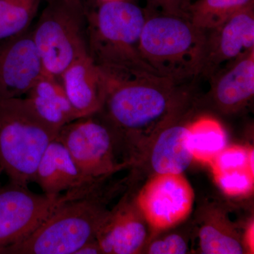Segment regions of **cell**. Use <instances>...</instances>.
Instances as JSON below:
<instances>
[{"mask_svg":"<svg viewBox=\"0 0 254 254\" xmlns=\"http://www.w3.org/2000/svg\"><path fill=\"white\" fill-rule=\"evenodd\" d=\"M108 79L106 98L98 114L117 135L147 133L152 136L190 99L191 83L177 85L154 73L118 81Z\"/></svg>","mask_w":254,"mask_h":254,"instance_id":"cell-1","label":"cell"},{"mask_svg":"<svg viewBox=\"0 0 254 254\" xmlns=\"http://www.w3.org/2000/svg\"><path fill=\"white\" fill-rule=\"evenodd\" d=\"M147 16L146 10L125 0L102 2L94 11L85 12L88 56L109 79L156 73L143 62L140 51Z\"/></svg>","mask_w":254,"mask_h":254,"instance_id":"cell-2","label":"cell"},{"mask_svg":"<svg viewBox=\"0 0 254 254\" xmlns=\"http://www.w3.org/2000/svg\"><path fill=\"white\" fill-rule=\"evenodd\" d=\"M205 43L206 31L190 20L148 12L140 51L143 62L159 76L186 85L199 76Z\"/></svg>","mask_w":254,"mask_h":254,"instance_id":"cell-3","label":"cell"},{"mask_svg":"<svg viewBox=\"0 0 254 254\" xmlns=\"http://www.w3.org/2000/svg\"><path fill=\"white\" fill-rule=\"evenodd\" d=\"M58 131L43 123L24 98H0V168L11 183L27 186Z\"/></svg>","mask_w":254,"mask_h":254,"instance_id":"cell-4","label":"cell"},{"mask_svg":"<svg viewBox=\"0 0 254 254\" xmlns=\"http://www.w3.org/2000/svg\"><path fill=\"white\" fill-rule=\"evenodd\" d=\"M110 213L88 194L68 200L34 231L2 254H76L96 238Z\"/></svg>","mask_w":254,"mask_h":254,"instance_id":"cell-5","label":"cell"},{"mask_svg":"<svg viewBox=\"0 0 254 254\" xmlns=\"http://www.w3.org/2000/svg\"><path fill=\"white\" fill-rule=\"evenodd\" d=\"M32 36L43 72L59 80L68 66L88 55L85 12L60 0H48Z\"/></svg>","mask_w":254,"mask_h":254,"instance_id":"cell-6","label":"cell"},{"mask_svg":"<svg viewBox=\"0 0 254 254\" xmlns=\"http://www.w3.org/2000/svg\"><path fill=\"white\" fill-rule=\"evenodd\" d=\"M88 193L78 190L64 195L38 194L14 183L0 189V254L34 231L60 205Z\"/></svg>","mask_w":254,"mask_h":254,"instance_id":"cell-7","label":"cell"},{"mask_svg":"<svg viewBox=\"0 0 254 254\" xmlns=\"http://www.w3.org/2000/svg\"><path fill=\"white\" fill-rule=\"evenodd\" d=\"M116 136L109 124L100 116L96 118L95 114L64 125L57 138L64 145L85 176L96 182L125 166L115 158Z\"/></svg>","mask_w":254,"mask_h":254,"instance_id":"cell-8","label":"cell"},{"mask_svg":"<svg viewBox=\"0 0 254 254\" xmlns=\"http://www.w3.org/2000/svg\"><path fill=\"white\" fill-rule=\"evenodd\" d=\"M194 198L183 174H155L140 190L136 206L150 228L163 231L190 216Z\"/></svg>","mask_w":254,"mask_h":254,"instance_id":"cell-9","label":"cell"},{"mask_svg":"<svg viewBox=\"0 0 254 254\" xmlns=\"http://www.w3.org/2000/svg\"><path fill=\"white\" fill-rule=\"evenodd\" d=\"M254 51V5L206 31L203 65L198 78L210 81Z\"/></svg>","mask_w":254,"mask_h":254,"instance_id":"cell-10","label":"cell"},{"mask_svg":"<svg viewBox=\"0 0 254 254\" xmlns=\"http://www.w3.org/2000/svg\"><path fill=\"white\" fill-rule=\"evenodd\" d=\"M43 73L32 31L0 41V98L24 95Z\"/></svg>","mask_w":254,"mask_h":254,"instance_id":"cell-11","label":"cell"},{"mask_svg":"<svg viewBox=\"0 0 254 254\" xmlns=\"http://www.w3.org/2000/svg\"><path fill=\"white\" fill-rule=\"evenodd\" d=\"M60 81L77 119L91 116L101 110L108 79L88 55L68 66L60 76Z\"/></svg>","mask_w":254,"mask_h":254,"instance_id":"cell-12","label":"cell"},{"mask_svg":"<svg viewBox=\"0 0 254 254\" xmlns=\"http://www.w3.org/2000/svg\"><path fill=\"white\" fill-rule=\"evenodd\" d=\"M190 103L170 117L152 136L154 138L149 160L155 174H183L193 160L187 144L190 122L182 120Z\"/></svg>","mask_w":254,"mask_h":254,"instance_id":"cell-13","label":"cell"},{"mask_svg":"<svg viewBox=\"0 0 254 254\" xmlns=\"http://www.w3.org/2000/svg\"><path fill=\"white\" fill-rule=\"evenodd\" d=\"M33 182L46 194L59 195L63 192L89 190L95 182L85 176L64 145L56 138L45 150Z\"/></svg>","mask_w":254,"mask_h":254,"instance_id":"cell-14","label":"cell"},{"mask_svg":"<svg viewBox=\"0 0 254 254\" xmlns=\"http://www.w3.org/2000/svg\"><path fill=\"white\" fill-rule=\"evenodd\" d=\"M147 226L137 206L125 205L110 212L95 239L102 254H138L148 239Z\"/></svg>","mask_w":254,"mask_h":254,"instance_id":"cell-15","label":"cell"},{"mask_svg":"<svg viewBox=\"0 0 254 254\" xmlns=\"http://www.w3.org/2000/svg\"><path fill=\"white\" fill-rule=\"evenodd\" d=\"M209 82V94L219 111H240L254 98V51Z\"/></svg>","mask_w":254,"mask_h":254,"instance_id":"cell-16","label":"cell"},{"mask_svg":"<svg viewBox=\"0 0 254 254\" xmlns=\"http://www.w3.org/2000/svg\"><path fill=\"white\" fill-rule=\"evenodd\" d=\"M25 95L33 113L53 129L59 131L77 119L61 82L49 74L42 73Z\"/></svg>","mask_w":254,"mask_h":254,"instance_id":"cell-17","label":"cell"},{"mask_svg":"<svg viewBox=\"0 0 254 254\" xmlns=\"http://www.w3.org/2000/svg\"><path fill=\"white\" fill-rule=\"evenodd\" d=\"M187 144L193 160L210 165L227 146V133L216 119L200 117L187 125Z\"/></svg>","mask_w":254,"mask_h":254,"instance_id":"cell-18","label":"cell"},{"mask_svg":"<svg viewBox=\"0 0 254 254\" xmlns=\"http://www.w3.org/2000/svg\"><path fill=\"white\" fill-rule=\"evenodd\" d=\"M252 5L254 0H197L190 4V21L197 27L209 31Z\"/></svg>","mask_w":254,"mask_h":254,"instance_id":"cell-19","label":"cell"},{"mask_svg":"<svg viewBox=\"0 0 254 254\" xmlns=\"http://www.w3.org/2000/svg\"><path fill=\"white\" fill-rule=\"evenodd\" d=\"M199 248L205 254L247 253L244 240L225 222L209 220L198 232Z\"/></svg>","mask_w":254,"mask_h":254,"instance_id":"cell-20","label":"cell"},{"mask_svg":"<svg viewBox=\"0 0 254 254\" xmlns=\"http://www.w3.org/2000/svg\"><path fill=\"white\" fill-rule=\"evenodd\" d=\"M41 0H0V41L28 29Z\"/></svg>","mask_w":254,"mask_h":254,"instance_id":"cell-21","label":"cell"},{"mask_svg":"<svg viewBox=\"0 0 254 254\" xmlns=\"http://www.w3.org/2000/svg\"><path fill=\"white\" fill-rule=\"evenodd\" d=\"M213 175L219 188L229 196H246L254 191V172L250 169H234Z\"/></svg>","mask_w":254,"mask_h":254,"instance_id":"cell-22","label":"cell"},{"mask_svg":"<svg viewBox=\"0 0 254 254\" xmlns=\"http://www.w3.org/2000/svg\"><path fill=\"white\" fill-rule=\"evenodd\" d=\"M254 150L252 147L227 145L209 165L213 173L243 168L254 172Z\"/></svg>","mask_w":254,"mask_h":254,"instance_id":"cell-23","label":"cell"},{"mask_svg":"<svg viewBox=\"0 0 254 254\" xmlns=\"http://www.w3.org/2000/svg\"><path fill=\"white\" fill-rule=\"evenodd\" d=\"M146 10L151 14L190 20V0H147Z\"/></svg>","mask_w":254,"mask_h":254,"instance_id":"cell-24","label":"cell"},{"mask_svg":"<svg viewBox=\"0 0 254 254\" xmlns=\"http://www.w3.org/2000/svg\"><path fill=\"white\" fill-rule=\"evenodd\" d=\"M189 247L185 239L178 234H171L153 241L147 249L150 254H185Z\"/></svg>","mask_w":254,"mask_h":254,"instance_id":"cell-25","label":"cell"},{"mask_svg":"<svg viewBox=\"0 0 254 254\" xmlns=\"http://www.w3.org/2000/svg\"><path fill=\"white\" fill-rule=\"evenodd\" d=\"M243 240L247 252H250V253L254 254V223L253 221L251 222L250 225H248V227H247Z\"/></svg>","mask_w":254,"mask_h":254,"instance_id":"cell-26","label":"cell"},{"mask_svg":"<svg viewBox=\"0 0 254 254\" xmlns=\"http://www.w3.org/2000/svg\"><path fill=\"white\" fill-rule=\"evenodd\" d=\"M102 254L99 245L97 242L96 239L91 241L86 245L83 246L81 249L78 250L76 254Z\"/></svg>","mask_w":254,"mask_h":254,"instance_id":"cell-27","label":"cell"},{"mask_svg":"<svg viewBox=\"0 0 254 254\" xmlns=\"http://www.w3.org/2000/svg\"><path fill=\"white\" fill-rule=\"evenodd\" d=\"M60 1H63L64 4L68 5L71 7L79 10V11H83V12L86 11V8L83 4V0H60Z\"/></svg>","mask_w":254,"mask_h":254,"instance_id":"cell-28","label":"cell"},{"mask_svg":"<svg viewBox=\"0 0 254 254\" xmlns=\"http://www.w3.org/2000/svg\"><path fill=\"white\" fill-rule=\"evenodd\" d=\"M102 2H105V1H115V0H101Z\"/></svg>","mask_w":254,"mask_h":254,"instance_id":"cell-29","label":"cell"}]
</instances>
